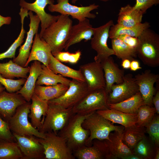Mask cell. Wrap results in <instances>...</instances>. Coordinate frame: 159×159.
Listing matches in <instances>:
<instances>
[{
  "instance_id": "681fc988",
  "label": "cell",
  "mask_w": 159,
  "mask_h": 159,
  "mask_svg": "<svg viewBox=\"0 0 159 159\" xmlns=\"http://www.w3.org/2000/svg\"><path fill=\"white\" fill-rule=\"evenodd\" d=\"M131 61L130 60L127 59L122 60L121 64L122 67L125 69H130Z\"/></svg>"
},
{
  "instance_id": "cb8c5ba5",
  "label": "cell",
  "mask_w": 159,
  "mask_h": 159,
  "mask_svg": "<svg viewBox=\"0 0 159 159\" xmlns=\"http://www.w3.org/2000/svg\"><path fill=\"white\" fill-rule=\"evenodd\" d=\"M96 112L112 124H118L125 127L136 125L137 120V114L125 113L113 109L98 110Z\"/></svg>"
},
{
  "instance_id": "d4e9b609",
  "label": "cell",
  "mask_w": 159,
  "mask_h": 159,
  "mask_svg": "<svg viewBox=\"0 0 159 159\" xmlns=\"http://www.w3.org/2000/svg\"><path fill=\"white\" fill-rule=\"evenodd\" d=\"M29 74L21 89L16 92L20 94L27 102H30L34 92L36 83L40 74L42 69L41 62L34 61L32 64Z\"/></svg>"
},
{
  "instance_id": "9a60e30c",
  "label": "cell",
  "mask_w": 159,
  "mask_h": 159,
  "mask_svg": "<svg viewBox=\"0 0 159 159\" xmlns=\"http://www.w3.org/2000/svg\"><path fill=\"white\" fill-rule=\"evenodd\" d=\"M54 0H35L32 3H29L25 0H20L19 5L21 7L35 12L39 18L41 23V30L39 34L42 38L45 29L53 23L56 21L59 15H52L47 13L45 8L47 4H54Z\"/></svg>"
},
{
  "instance_id": "db71d44e",
  "label": "cell",
  "mask_w": 159,
  "mask_h": 159,
  "mask_svg": "<svg viewBox=\"0 0 159 159\" xmlns=\"http://www.w3.org/2000/svg\"><path fill=\"white\" fill-rule=\"evenodd\" d=\"M3 85L0 83V93L4 91L5 88L3 87Z\"/></svg>"
},
{
  "instance_id": "9c48e42d",
  "label": "cell",
  "mask_w": 159,
  "mask_h": 159,
  "mask_svg": "<svg viewBox=\"0 0 159 159\" xmlns=\"http://www.w3.org/2000/svg\"><path fill=\"white\" fill-rule=\"evenodd\" d=\"M108 95L105 88L90 92L72 108L73 113L87 115L98 110L109 108Z\"/></svg>"
},
{
  "instance_id": "836d02e7",
  "label": "cell",
  "mask_w": 159,
  "mask_h": 159,
  "mask_svg": "<svg viewBox=\"0 0 159 159\" xmlns=\"http://www.w3.org/2000/svg\"><path fill=\"white\" fill-rule=\"evenodd\" d=\"M156 147L145 135L137 143L132 151L140 159H154Z\"/></svg>"
},
{
  "instance_id": "484cf974",
  "label": "cell",
  "mask_w": 159,
  "mask_h": 159,
  "mask_svg": "<svg viewBox=\"0 0 159 159\" xmlns=\"http://www.w3.org/2000/svg\"><path fill=\"white\" fill-rule=\"evenodd\" d=\"M144 14L141 11L135 9L130 4L120 9L117 20V24L125 27H130L141 23Z\"/></svg>"
},
{
  "instance_id": "3957f363",
  "label": "cell",
  "mask_w": 159,
  "mask_h": 159,
  "mask_svg": "<svg viewBox=\"0 0 159 159\" xmlns=\"http://www.w3.org/2000/svg\"><path fill=\"white\" fill-rule=\"evenodd\" d=\"M139 43L136 49L137 56L143 63L155 67L159 65V35L149 28L138 37Z\"/></svg>"
},
{
  "instance_id": "f35d334b",
  "label": "cell",
  "mask_w": 159,
  "mask_h": 159,
  "mask_svg": "<svg viewBox=\"0 0 159 159\" xmlns=\"http://www.w3.org/2000/svg\"><path fill=\"white\" fill-rule=\"evenodd\" d=\"M156 113L154 107L146 104L141 106L137 113V120L136 125L138 127H145Z\"/></svg>"
},
{
  "instance_id": "8992f818",
  "label": "cell",
  "mask_w": 159,
  "mask_h": 159,
  "mask_svg": "<svg viewBox=\"0 0 159 159\" xmlns=\"http://www.w3.org/2000/svg\"><path fill=\"white\" fill-rule=\"evenodd\" d=\"M30 104V102H26L17 108L14 114L7 122L9 128L13 133L19 135L44 138L45 134L40 132L29 121Z\"/></svg>"
},
{
  "instance_id": "7dc6e473",
  "label": "cell",
  "mask_w": 159,
  "mask_h": 159,
  "mask_svg": "<svg viewBox=\"0 0 159 159\" xmlns=\"http://www.w3.org/2000/svg\"><path fill=\"white\" fill-rule=\"evenodd\" d=\"M130 69L132 71H135L142 69V67L140 66L139 62L134 59L131 61Z\"/></svg>"
},
{
  "instance_id": "8fae6325",
  "label": "cell",
  "mask_w": 159,
  "mask_h": 159,
  "mask_svg": "<svg viewBox=\"0 0 159 159\" xmlns=\"http://www.w3.org/2000/svg\"><path fill=\"white\" fill-rule=\"evenodd\" d=\"M89 92L85 82L72 79L70 80L68 89L63 95L48 102L59 105L65 108L73 107Z\"/></svg>"
},
{
  "instance_id": "f1b7e54d",
  "label": "cell",
  "mask_w": 159,
  "mask_h": 159,
  "mask_svg": "<svg viewBox=\"0 0 159 159\" xmlns=\"http://www.w3.org/2000/svg\"><path fill=\"white\" fill-rule=\"evenodd\" d=\"M41 73L36 81V85L51 86L61 83L69 85L70 80L60 74H57L48 67L42 64Z\"/></svg>"
},
{
  "instance_id": "1f68e13d",
  "label": "cell",
  "mask_w": 159,
  "mask_h": 159,
  "mask_svg": "<svg viewBox=\"0 0 159 159\" xmlns=\"http://www.w3.org/2000/svg\"><path fill=\"white\" fill-rule=\"evenodd\" d=\"M48 67L54 72L65 77L85 82L80 70H76L62 63L52 55Z\"/></svg>"
},
{
  "instance_id": "52a82bcc",
  "label": "cell",
  "mask_w": 159,
  "mask_h": 159,
  "mask_svg": "<svg viewBox=\"0 0 159 159\" xmlns=\"http://www.w3.org/2000/svg\"><path fill=\"white\" fill-rule=\"evenodd\" d=\"M44 138H37L43 145L45 159H74L72 150L66 141L57 133H45Z\"/></svg>"
},
{
  "instance_id": "6da1fadb",
  "label": "cell",
  "mask_w": 159,
  "mask_h": 159,
  "mask_svg": "<svg viewBox=\"0 0 159 159\" xmlns=\"http://www.w3.org/2000/svg\"><path fill=\"white\" fill-rule=\"evenodd\" d=\"M72 23L69 16L61 14L56 21L44 30L42 38L49 46L53 55L64 49Z\"/></svg>"
},
{
  "instance_id": "4316f807",
  "label": "cell",
  "mask_w": 159,
  "mask_h": 159,
  "mask_svg": "<svg viewBox=\"0 0 159 159\" xmlns=\"http://www.w3.org/2000/svg\"><path fill=\"white\" fill-rule=\"evenodd\" d=\"M144 103L139 92L132 96L121 102L109 104V108L113 109L122 112L131 114H137L140 107Z\"/></svg>"
},
{
  "instance_id": "8d00e7d4",
  "label": "cell",
  "mask_w": 159,
  "mask_h": 159,
  "mask_svg": "<svg viewBox=\"0 0 159 159\" xmlns=\"http://www.w3.org/2000/svg\"><path fill=\"white\" fill-rule=\"evenodd\" d=\"M22 154L16 142H0V159H23Z\"/></svg>"
},
{
  "instance_id": "60d3db41",
  "label": "cell",
  "mask_w": 159,
  "mask_h": 159,
  "mask_svg": "<svg viewBox=\"0 0 159 159\" xmlns=\"http://www.w3.org/2000/svg\"><path fill=\"white\" fill-rule=\"evenodd\" d=\"M26 79L14 80L3 77L0 74V83L4 86L7 92L13 93L20 90L25 83Z\"/></svg>"
},
{
  "instance_id": "ba28073f",
  "label": "cell",
  "mask_w": 159,
  "mask_h": 159,
  "mask_svg": "<svg viewBox=\"0 0 159 159\" xmlns=\"http://www.w3.org/2000/svg\"><path fill=\"white\" fill-rule=\"evenodd\" d=\"M72 108H65L59 105L48 102L45 117L39 131L43 133L52 131L57 133L74 114Z\"/></svg>"
},
{
  "instance_id": "e575fe53",
  "label": "cell",
  "mask_w": 159,
  "mask_h": 159,
  "mask_svg": "<svg viewBox=\"0 0 159 159\" xmlns=\"http://www.w3.org/2000/svg\"><path fill=\"white\" fill-rule=\"evenodd\" d=\"M112 49L115 55L122 60L127 59L131 61L137 57L136 49L132 48L117 37L111 39Z\"/></svg>"
},
{
  "instance_id": "f5cc1de1",
  "label": "cell",
  "mask_w": 159,
  "mask_h": 159,
  "mask_svg": "<svg viewBox=\"0 0 159 159\" xmlns=\"http://www.w3.org/2000/svg\"><path fill=\"white\" fill-rule=\"evenodd\" d=\"M78 0H72V2L73 4H75L76 2ZM100 1H103L104 2H106L107 1H111L112 0H99Z\"/></svg>"
},
{
  "instance_id": "816d5d0a",
  "label": "cell",
  "mask_w": 159,
  "mask_h": 159,
  "mask_svg": "<svg viewBox=\"0 0 159 159\" xmlns=\"http://www.w3.org/2000/svg\"><path fill=\"white\" fill-rule=\"evenodd\" d=\"M159 159V147H157L154 159Z\"/></svg>"
},
{
  "instance_id": "74e56055",
  "label": "cell",
  "mask_w": 159,
  "mask_h": 159,
  "mask_svg": "<svg viewBox=\"0 0 159 159\" xmlns=\"http://www.w3.org/2000/svg\"><path fill=\"white\" fill-rule=\"evenodd\" d=\"M75 158L78 159H103L104 156L95 145L83 146L73 151Z\"/></svg>"
},
{
  "instance_id": "44dd1931",
  "label": "cell",
  "mask_w": 159,
  "mask_h": 159,
  "mask_svg": "<svg viewBox=\"0 0 159 159\" xmlns=\"http://www.w3.org/2000/svg\"><path fill=\"white\" fill-rule=\"evenodd\" d=\"M52 55L50 47L42 38L39 37L38 33L35 34L32 49L25 67L33 61H38L48 67L51 57Z\"/></svg>"
},
{
  "instance_id": "e0dca14e",
  "label": "cell",
  "mask_w": 159,
  "mask_h": 159,
  "mask_svg": "<svg viewBox=\"0 0 159 159\" xmlns=\"http://www.w3.org/2000/svg\"><path fill=\"white\" fill-rule=\"evenodd\" d=\"M13 134L22 154L23 159H44L43 147L37 137Z\"/></svg>"
},
{
  "instance_id": "7c38bea8",
  "label": "cell",
  "mask_w": 159,
  "mask_h": 159,
  "mask_svg": "<svg viewBox=\"0 0 159 159\" xmlns=\"http://www.w3.org/2000/svg\"><path fill=\"white\" fill-rule=\"evenodd\" d=\"M57 4L49 5L48 9L51 12H58L61 14L70 15L72 18L79 21L87 18L94 19L96 15L90 13L92 10L98 9V5L95 3L85 6H78L72 5L69 2V0H57Z\"/></svg>"
},
{
  "instance_id": "7402d4cb",
  "label": "cell",
  "mask_w": 159,
  "mask_h": 159,
  "mask_svg": "<svg viewBox=\"0 0 159 159\" xmlns=\"http://www.w3.org/2000/svg\"><path fill=\"white\" fill-rule=\"evenodd\" d=\"M100 63L104 72L105 81V89L109 94L114 84H119L123 82L124 71L119 68L111 56Z\"/></svg>"
},
{
  "instance_id": "277c9868",
  "label": "cell",
  "mask_w": 159,
  "mask_h": 159,
  "mask_svg": "<svg viewBox=\"0 0 159 159\" xmlns=\"http://www.w3.org/2000/svg\"><path fill=\"white\" fill-rule=\"evenodd\" d=\"M82 126L90 132L85 145L90 146L94 139L110 140V133L114 131L123 130L122 126L115 125L110 121L97 113L96 111L89 114L83 122Z\"/></svg>"
},
{
  "instance_id": "7bdbcfd3",
  "label": "cell",
  "mask_w": 159,
  "mask_h": 159,
  "mask_svg": "<svg viewBox=\"0 0 159 159\" xmlns=\"http://www.w3.org/2000/svg\"><path fill=\"white\" fill-rule=\"evenodd\" d=\"M2 141L16 142V139L9 128L8 122L0 114V142Z\"/></svg>"
},
{
  "instance_id": "f907efd6",
  "label": "cell",
  "mask_w": 159,
  "mask_h": 159,
  "mask_svg": "<svg viewBox=\"0 0 159 159\" xmlns=\"http://www.w3.org/2000/svg\"><path fill=\"white\" fill-rule=\"evenodd\" d=\"M121 159H140L137 155L132 154L122 157Z\"/></svg>"
},
{
  "instance_id": "2e32d148",
  "label": "cell",
  "mask_w": 159,
  "mask_h": 159,
  "mask_svg": "<svg viewBox=\"0 0 159 159\" xmlns=\"http://www.w3.org/2000/svg\"><path fill=\"white\" fill-rule=\"evenodd\" d=\"M134 78L145 104L152 106V98L156 90L154 85L159 80V75L146 69L136 75Z\"/></svg>"
},
{
  "instance_id": "b9f144b4",
  "label": "cell",
  "mask_w": 159,
  "mask_h": 159,
  "mask_svg": "<svg viewBox=\"0 0 159 159\" xmlns=\"http://www.w3.org/2000/svg\"><path fill=\"white\" fill-rule=\"evenodd\" d=\"M81 54V51L78 50L74 53L62 51L57 53L53 56L61 62L75 64L78 62L80 59Z\"/></svg>"
},
{
  "instance_id": "ffe728a7",
  "label": "cell",
  "mask_w": 159,
  "mask_h": 159,
  "mask_svg": "<svg viewBox=\"0 0 159 159\" xmlns=\"http://www.w3.org/2000/svg\"><path fill=\"white\" fill-rule=\"evenodd\" d=\"M94 29L90 20L87 18L72 26L69 39L64 47L65 50L67 51L71 46L83 40L85 42L91 40L94 33Z\"/></svg>"
},
{
  "instance_id": "7a4b0ae2",
  "label": "cell",
  "mask_w": 159,
  "mask_h": 159,
  "mask_svg": "<svg viewBox=\"0 0 159 159\" xmlns=\"http://www.w3.org/2000/svg\"><path fill=\"white\" fill-rule=\"evenodd\" d=\"M90 114L74 113L64 127L57 133L64 139L72 152L85 145L90 132L84 129L82 124Z\"/></svg>"
},
{
  "instance_id": "f6af8a7d",
  "label": "cell",
  "mask_w": 159,
  "mask_h": 159,
  "mask_svg": "<svg viewBox=\"0 0 159 159\" xmlns=\"http://www.w3.org/2000/svg\"><path fill=\"white\" fill-rule=\"evenodd\" d=\"M121 39L130 47L136 49L139 43L138 37L125 34L121 35L116 37Z\"/></svg>"
},
{
  "instance_id": "bcb514c9",
  "label": "cell",
  "mask_w": 159,
  "mask_h": 159,
  "mask_svg": "<svg viewBox=\"0 0 159 159\" xmlns=\"http://www.w3.org/2000/svg\"><path fill=\"white\" fill-rule=\"evenodd\" d=\"M159 82V81L157 82V85L156 90V92L153 96L152 100V102L153 105L154 106V107L156 111V114H159V84L158 85V83Z\"/></svg>"
},
{
  "instance_id": "30bf717a",
  "label": "cell",
  "mask_w": 159,
  "mask_h": 159,
  "mask_svg": "<svg viewBox=\"0 0 159 159\" xmlns=\"http://www.w3.org/2000/svg\"><path fill=\"white\" fill-rule=\"evenodd\" d=\"M114 24L113 21L110 20L104 25L94 28L90 44L92 48L97 53L94 58L97 62L101 63L111 55H115L113 49L109 48L107 43L110 27Z\"/></svg>"
},
{
  "instance_id": "f546056e",
  "label": "cell",
  "mask_w": 159,
  "mask_h": 159,
  "mask_svg": "<svg viewBox=\"0 0 159 159\" xmlns=\"http://www.w3.org/2000/svg\"><path fill=\"white\" fill-rule=\"evenodd\" d=\"M150 23L147 22L141 23L135 26L127 27L118 25L114 24L110 27L109 37L110 39L116 38L122 34L127 35L133 37H138L145 29L149 28Z\"/></svg>"
},
{
  "instance_id": "c3c4849f",
  "label": "cell",
  "mask_w": 159,
  "mask_h": 159,
  "mask_svg": "<svg viewBox=\"0 0 159 159\" xmlns=\"http://www.w3.org/2000/svg\"><path fill=\"white\" fill-rule=\"evenodd\" d=\"M11 17H4L0 15V28L4 24H9L11 21Z\"/></svg>"
},
{
  "instance_id": "4dcf8cb0",
  "label": "cell",
  "mask_w": 159,
  "mask_h": 159,
  "mask_svg": "<svg viewBox=\"0 0 159 159\" xmlns=\"http://www.w3.org/2000/svg\"><path fill=\"white\" fill-rule=\"evenodd\" d=\"M30 67H23L11 60L5 63H0V74L4 77L13 79L15 77L26 79Z\"/></svg>"
},
{
  "instance_id": "603a6c76",
  "label": "cell",
  "mask_w": 159,
  "mask_h": 159,
  "mask_svg": "<svg viewBox=\"0 0 159 159\" xmlns=\"http://www.w3.org/2000/svg\"><path fill=\"white\" fill-rule=\"evenodd\" d=\"M30 104V112L28 117L31 119L33 126L38 130L42 124V117L43 116V122L48 109V101L39 97L35 93L32 95Z\"/></svg>"
},
{
  "instance_id": "4fadbf2b",
  "label": "cell",
  "mask_w": 159,
  "mask_h": 159,
  "mask_svg": "<svg viewBox=\"0 0 159 159\" xmlns=\"http://www.w3.org/2000/svg\"><path fill=\"white\" fill-rule=\"evenodd\" d=\"M123 82L119 84H114L108 94L109 104L121 102L139 92L135 78L131 74H125Z\"/></svg>"
},
{
  "instance_id": "d6986e66",
  "label": "cell",
  "mask_w": 159,
  "mask_h": 159,
  "mask_svg": "<svg viewBox=\"0 0 159 159\" xmlns=\"http://www.w3.org/2000/svg\"><path fill=\"white\" fill-rule=\"evenodd\" d=\"M26 102L20 94L4 91L0 93V114L7 122L14 114L17 108Z\"/></svg>"
},
{
  "instance_id": "5b68a950",
  "label": "cell",
  "mask_w": 159,
  "mask_h": 159,
  "mask_svg": "<svg viewBox=\"0 0 159 159\" xmlns=\"http://www.w3.org/2000/svg\"><path fill=\"white\" fill-rule=\"evenodd\" d=\"M123 130L111 132L109 135L110 140L94 139L92 145L100 150L106 159H122L132 154V151L122 142Z\"/></svg>"
},
{
  "instance_id": "83f0119b",
  "label": "cell",
  "mask_w": 159,
  "mask_h": 159,
  "mask_svg": "<svg viewBox=\"0 0 159 159\" xmlns=\"http://www.w3.org/2000/svg\"><path fill=\"white\" fill-rule=\"evenodd\" d=\"M68 87L69 85L61 83L45 86L36 85L34 93L41 99L48 101L63 95Z\"/></svg>"
},
{
  "instance_id": "ac0fdd59",
  "label": "cell",
  "mask_w": 159,
  "mask_h": 159,
  "mask_svg": "<svg viewBox=\"0 0 159 159\" xmlns=\"http://www.w3.org/2000/svg\"><path fill=\"white\" fill-rule=\"evenodd\" d=\"M29 16L30 23L29 25V29L27 33V36L24 44L21 46L18 56L13 59L14 62L23 67H25L29 56L30 49L33 42L34 35L37 33L40 20L38 16L34 15L32 11L28 12Z\"/></svg>"
},
{
  "instance_id": "ab89813d",
  "label": "cell",
  "mask_w": 159,
  "mask_h": 159,
  "mask_svg": "<svg viewBox=\"0 0 159 159\" xmlns=\"http://www.w3.org/2000/svg\"><path fill=\"white\" fill-rule=\"evenodd\" d=\"M145 127L150 140L156 147H159V114L156 113Z\"/></svg>"
},
{
  "instance_id": "ee69618b",
  "label": "cell",
  "mask_w": 159,
  "mask_h": 159,
  "mask_svg": "<svg viewBox=\"0 0 159 159\" xmlns=\"http://www.w3.org/2000/svg\"><path fill=\"white\" fill-rule=\"evenodd\" d=\"M159 3V0H136V4L133 7L134 9L142 11L144 14L148 9Z\"/></svg>"
},
{
  "instance_id": "5bb4252c",
  "label": "cell",
  "mask_w": 159,
  "mask_h": 159,
  "mask_svg": "<svg viewBox=\"0 0 159 159\" xmlns=\"http://www.w3.org/2000/svg\"><path fill=\"white\" fill-rule=\"evenodd\" d=\"M79 70L89 92L105 87L104 72L100 63L94 61L85 64L80 66Z\"/></svg>"
},
{
  "instance_id": "d590c367",
  "label": "cell",
  "mask_w": 159,
  "mask_h": 159,
  "mask_svg": "<svg viewBox=\"0 0 159 159\" xmlns=\"http://www.w3.org/2000/svg\"><path fill=\"white\" fill-rule=\"evenodd\" d=\"M19 14L21 17V29L20 32L16 39L15 40L8 49L5 52L0 53V60L6 58L15 57V52L17 48L21 46L24 41V38L26 31L24 28V19L28 15V10L21 7Z\"/></svg>"
},
{
  "instance_id": "d6a6232c",
  "label": "cell",
  "mask_w": 159,
  "mask_h": 159,
  "mask_svg": "<svg viewBox=\"0 0 159 159\" xmlns=\"http://www.w3.org/2000/svg\"><path fill=\"white\" fill-rule=\"evenodd\" d=\"M145 127L136 125L125 127L122 133L123 143L132 151L137 143L145 135Z\"/></svg>"
}]
</instances>
